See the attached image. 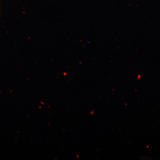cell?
Masks as SVG:
<instances>
[{"label": "cell", "mask_w": 160, "mask_h": 160, "mask_svg": "<svg viewBox=\"0 0 160 160\" xmlns=\"http://www.w3.org/2000/svg\"><path fill=\"white\" fill-rule=\"evenodd\" d=\"M1 7H0V16H1Z\"/></svg>", "instance_id": "obj_1"}]
</instances>
